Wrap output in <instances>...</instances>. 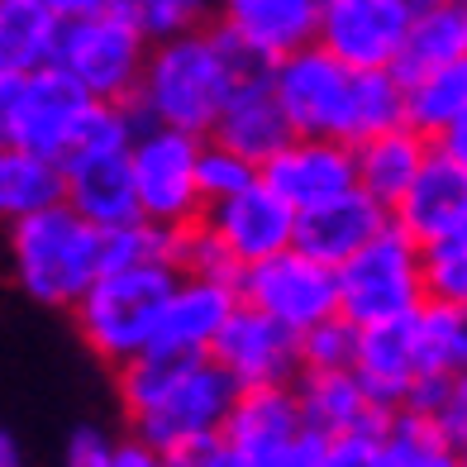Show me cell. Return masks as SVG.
Returning a JSON list of instances; mask_svg holds the SVG:
<instances>
[{
	"label": "cell",
	"mask_w": 467,
	"mask_h": 467,
	"mask_svg": "<svg viewBox=\"0 0 467 467\" xmlns=\"http://www.w3.org/2000/svg\"><path fill=\"white\" fill-rule=\"evenodd\" d=\"M239 296L248 306L267 310L272 320H282L286 329L306 334L310 325L329 320L338 310V267L291 244L263 263H248L239 277Z\"/></svg>",
	"instance_id": "30bf717a"
},
{
	"label": "cell",
	"mask_w": 467,
	"mask_h": 467,
	"mask_svg": "<svg viewBox=\"0 0 467 467\" xmlns=\"http://www.w3.org/2000/svg\"><path fill=\"white\" fill-rule=\"evenodd\" d=\"M391 220L420 244H434L443 234H458L467 224V162L453 158L443 143L430 148L420 177L391 210Z\"/></svg>",
	"instance_id": "2e32d148"
},
{
	"label": "cell",
	"mask_w": 467,
	"mask_h": 467,
	"mask_svg": "<svg viewBox=\"0 0 467 467\" xmlns=\"http://www.w3.org/2000/svg\"><path fill=\"white\" fill-rule=\"evenodd\" d=\"M467 53V5H424L415 10L406 44L396 53V77L410 81L430 67H443Z\"/></svg>",
	"instance_id": "484cf974"
},
{
	"label": "cell",
	"mask_w": 467,
	"mask_h": 467,
	"mask_svg": "<svg viewBox=\"0 0 467 467\" xmlns=\"http://www.w3.org/2000/svg\"><path fill=\"white\" fill-rule=\"evenodd\" d=\"M10 272L29 301L72 310L81 291L105 272V229L67 201H57L10 224Z\"/></svg>",
	"instance_id": "3957f363"
},
{
	"label": "cell",
	"mask_w": 467,
	"mask_h": 467,
	"mask_svg": "<svg viewBox=\"0 0 467 467\" xmlns=\"http://www.w3.org/2000/svg\"><path fill=\"white\" fill-rule=\"evenodd\" d=\"M115 449H119V439H110L96 424H81L67 439V462L72 467H115Z\"/></svg>",
	"instance_id": "e575fe53"
},
{
	"label": "cell",
	"mask_w": 467,
	"mask_h": 467,
	"mask_svg": "<svg viewBox=\"0 0 467 467\" xmlns=\"http://www.w3.org/2000/svg\"><path fill=\"white\" fill-rule=\"evenodd\" d=\"M15 105H19V77L0 72V148L15 143Z\"/></svg>",
	"instance_id": "8d00e7d4"
},
{
	"label": "cell",
	"mask_w": 467,
	"mask_h": 467,
	"mask_svg": "<svg viewBox=\"0 0 467 467\" xmlns=\"http://www.w3.org/2000/svg\"><path fill=\"white\" fill-rule=\"evenodd\" d=\"M239 282H220V277H196L182 272V282L172 291V301L162 310V325L153 348H172V353H210L220 329L229 325V315L239 310Z\"/></svg>",
	"instance_id": "e0dca14e"
},
{
	"label": "cell",
	"mask_w": 467,
	"mask_h": 467,
	"mask_svg": "<svg viewBox=\"0 0 467 467\" xmlns=\"http://www.w3.org/2000/svg\"><path fill=\"white\" fill-rule=\"evenodd\" d=\"M148 38L119 5L100 10V15H81V19H62V38H57V67L72 72L81 87L96 100L110 105H134L143 72H148Z\"/></svg>",
	"instance_id": "5b68a950"
},
{
	"label": "cell",
	"mask_w": 467,
	"mask_h": 467,
	"mask_svg": "<svg viewBox=\"0 0 467 467\" xmlns=\"http://www.w3.org/2000/svg\"><path fill=\"white\" fill-rule=\"evenodd\" d=\"M263 177L296 210H310L358 186V148L348 139H329V134H291L263 162Z\"/></svg>",
	"instance_id": "9a60e30c"
},
{
	"label": "cell",
	"mask_w": 467,
	"mask_h": 467,
	"mask_svg": "<svg viewBox=\"0 0 467 467\" xmlns=\"http://www.w3.org/2000/svg\"><path fill=\"white\" fill-rule=\"evenodd\" d=\"M296 396H301L306 424H315V430L329 434V439L353 430V424H363V420H372L377 410H387L368 396L363 377H358L353 368H301Z\"/></svg>",
	"instance_id": "603a6c76"
},
{
	"label": "cell",
	"mask_w": 467,
	"mask_h": 467,
	"mask_svg": "<svg viewBox=\"0 0 467 467\" xmlns=\"http://www.w3.org/2000/svg\"><path fill=\"white\" fill-rule=\"evenodd\" d=\"M277 62L258 53L244 34H234L229 25H201L191 34L162 38L148 53V72L139 87V115L158 124H177L191 134H210L220 110L229 105L234 87L248 77L272 72Z\"/></svg>",
	"instance_id": "6da1fadb"
},
{
	"label": "cell",
	"mask_w": 467,
	"mask_h": 467,
	"mask_svg": "<svg viewBox=\"0 0 467 467\" xmlns=\"http://www.w3.org/2000/svg\"><path fill=\"white\" fill-rule=\"evenodd\" d=\"M201 220L215 229L229 244L234 258L248 267V263H263V258H272V253L296 244V220H301V210H296L267 177H258L253 186L234 191V196H224L215 205H205Z\"/></svg>",
	"instance_id": "5bb4252c"
},
{
	"label": "cell",
	"mask_w": 467,
	"mask_h": 467,
	"mask_svg": "<svg viewBox=\"0 0 467 467\" xmlns=\"http://www.w3.org/2000/svg\"><path fill=\"white\" fill-rule=\"evenodd\" d=\"M462 462L453 439L443 434V424L420 410V406H391L387 430H381V458L377 467H453Z\"/></svg>",
	"instance_id": "83f0119b"
},
{
	"label": "cell",
	"mask_w": 467,
	"mask_h": 467,
	"mask_svg": "<svg viewBox=\"0 0 467 467\" xmlns=\"http://www.w3.org/2000/svg\"><path fill=\"white\" fill-rule=\"evenodd\" d=\"M410 19V0H320V44L348 67H396Z\"/></svg>",
	"instance_id": "4fadbf2b"
},
{
	"label": "cell",
	"mask_w": 467,
	"mask_h": 467,
	"mask_svg": "<svg viewBox=\"0 0 467 467\" xmlns=\"http://www.w3.org/2000/svg\"><path fill=\"white\" fill-rule=\"evenodd\" d=\"M358 329L344 310H334L329 320L310 325L301 334V368H353L358 358Z\"/></svg>",
	"instance_id": "836d02e7"
},
{
	"label": "cell",
	"mask_w": 467,
	"mask_h": 467,
	"mask_svg": "<svg viewBox=\"0 0 467 467\" xmlns=\"http://www.w3.org/2000/svg\"><path fill=\"white\" fill-rule=\"evenodd\" d=\"M462 387H467V372H462Z\"/></svg>",
	"instance_id": "b9f144b4"
},
{
	"label": "cell",
	"mask_w": 467,
	"mask_h": 467,
	"mask_svg": "<svg viewBox=\"0 0 467 467\" xmlns=\"http://www.w3.org/2000/svg\"><path fill=\"white\" fill-rule=\"evenodd\" d=\"M172 263H177L182 272H196V277H220V282H239V277H244V263L234 258L229 244H224L205 220L177 229V239H172Z\"/></svg>",
	"instance_id": "f546056e"
},
{
	"label": "cell",
	"mask_w": 467,
	"mask_h": 467,
	"mask_svg": "<svg viewBox=\"0 0 467 467\" xmlns=\"http://www.w3.org/2000/svg\"><path fill=\"white\" fill-rule=\"evenodd\" d=\"M201 148L205 134L177 130V124L143 119L134 139V182L143 220L162 229H186L205 215V191H201Z\"/></svg>",
	"instance_id": "ba28073f"
},
{
	"label": "cell",
	"mask_w": 467,
	"mask_h": 467,
	"mask_svg": "<svg viewBox=\"0 0 467 467\" xmlns=\"http://www.w3.org/2000/svg\"><path fill=\"white\" fill-rule=\"evenodd\" d=\"M115 5L134 19V25L162 44V38H177L205 25V15L215 10V0H115Z\"/></svg>",
	"instance_id": "1f68e13d"
},
{
	"label": "cell",
	"mask_w": 467,
	"mask_h": 467,
	"mask_svg": "<svg viewBox=\"0 0 467 467\" xmlns=\"http://www.w3.org/2000/svg\"><path fill=\"white\" fill-rule=\"evenodd\" d=\"M415 348L420 377H462L467 372V306L424 301L415 310Z\"/></svg>",
	"instance_id": "f1b7e54d"
},
{
	"label": "cell",
	"mask_w": 467,
	"mask_h": 467,
	"mask_svg": "<svg viewBox=\"0 0 467 467\" xmlns=\"http://www.w3.org/2000/svg\"><path fill=\"white\" fill-rule=\"evenodd\" d=\"M229 467H329V434L306 424L296 381L239 387L224 420Z\"/></svg>",
	"instance_id": "277c9868"
},
{
	"label": "cell",
	"mask_w": 467,
	"mask_h": 467,
	"mask_svg": "<svg viewBox=\"0 0 467 467\" xmlns=\"http://www.w3.org/2000/svg\"><path fill=\"white\" fill-rule=\"evenodd\" d=\"M57 201H67V177L57 158H44L25 143L0 148V220L19 224Z\"/></svg>",
	"instance_id": "d4e9b609"
},
{
	"label": "cell",
	"mask_w": 467,
	"mask_h": 467,
	"mask_svg": "<svg viewBox=\"0 0 467 467\" xmlns=\"http://www.w3.org/2000/svg\"><path fill=\"white\" fill-rule=\"evenodd\" d=\"M62 15L48 0H0V72L29 77L57 57Z\"/></svg>",
	"instance_id": "cb8c5ba5"
},
{
	"label": "cell",
	"mask_w": 467,
	"mask_h": 467,
	"mask_svg": "<svg viewBox=\"0 0 467 467\" xmlns=\"http://www.w3.org/2000/svg\"><path fill=\"white\" fill-rule=\"evenodd\" d=\"M291 134L296 130H291V119L282 110L277 87H272V72H263V77H248V81L234 87L229 105L220 110L215 130H210L205 139H220L229 148H239V153H248L253 162H267Z\"/></svg>",
	"instance_id": "ffe728a7"
},
{
	"label": "cell",
	"mask_w": 467,
	"mask_h": 467,
	"mask_svg": "<svg viewBox=\"0 0 467 467\" xmlns=\"http://www.w3.org/2000/svg\"><path fill=\"white\" fill-rule=\"evenodd\" d=\"M462 110H467V53L406 81V124H415L434 143L462 119Z\"/></svg>",
	"instance_id": "4316f807"
},
{
	"label": "cell",
	"mask_w": 467,
	"mask_h": 467,
	"mask_svg": "<svg viewBox=\"0 0 467 467\" xmlns=\"http://www.w3.org/2000/svg\"><path fill=\"white\" fill-rule=\"evenodd\" d=\"M182 282V267L172 258H143L124 267H105L72 306L77 334L105 368L130 363L134 353L153 348L162 310Z\"/></svg>",
	"instance_id": "7a4b0ae2"
},
{
	"label": "cell",
	"mask_w": 467,
	"mask_h": 467,
	"mask_svg": "<svg viewBox=\"0 0 467 467\" xmlns=\"http://www.w3.org/2000/svg\"><path fill=\"white\" fill-rule=\"evenodd\" d=\"M439 143H443V148H449V153H453V158H462V162H467V110H462V119H458V124H453V130H449V134H443Z\"/></svg>",
	"instance_id": "f35d334b"
},
{
	"label": "cell",
	"mask_w": 467,
	"mask_h": 467,
	"mask_svg": "<svg viewBox=\"0 0 467 467\" xmlns=\"http://www.w3.org/2000/svg\"><path fill=\"white\" fill-rule=\"evenodd\" d=\"M210 358L239 387H286V381L301 377V334L286 329L282 320H272L267 310L239 301Z\"/></svg>",
	"instance_id": "7c38bea8"
},
{
	"label": "cell",
	"mask_w": 467,
	"mask_h": 467,
	"mask_svg": "<svg viewBox=\"0 0 467 467\" xmlns=\"http://www.w3.org/2000/svg\"><path fill=\"white\" fill-rule=\"evenodd\" d=\"M162 462V453L153 449L148 439H119V449H115V467H158Z\"/></svg>",
	"instance_id": "d590c367"
},
{
	"label": "cell",
	"mask_w": 467,
	"mask_h": 467,
	"mask_svg": "<svg viewBox=\"0 0 467 467\" xmlns=\"http://www.w3.org/2000/svg\"><path fill=\"white\" fill-rule=\"evenodd\" d=\"M272 87L282 96V110L296 134H329L353 143V91L358 67H348L338 53H329L320 38L306 48L277 57Z\"/></svg>",
	"instance_id": "9c48e42d"
},
{
	"label": "cell",
	"mask_w": 467,
	"mask_h": 467,
	"mask_svg": "<svg viewBox=\"0 0 467 467\" xmlns=\"http://www.w3.org/2000/svg\"><path fill=\"white\" fill-rule=\"evenodd\" d=\"M263 177V162H253L248 153H239V148H229L220 139H205L201 148V191H205V205H215L224 196H234V191H244Z\"/></svg>",
	"instance_id": "d6a6232c"
},
{
	"label": "cell",
	"mask_w": 467,
	"mask_h": 467,
	"mask_svg": "<svg viewBox=\"0 0 467 467\" xmlns=\"http://www.w3.org/2000/svg\"><path fill=\"white\" fill-rule=\"evenodd\" d=\"M387 224H391V210L377 196H368L363 186H353V191H344V196H334L325 205L301 210V220H296V244L338 267L363 244H372Z\"/></svg>",
	"instance_id": "ac0fdd59"
},
{
	"label": "cell",
	"mask_w": 467,
	"mask_h": 467,
	"mask_svg": "<svg viewBox=\"0 0 467 467\" xmlns=\"http://www.w3.org/2000/svg\"><path fill=\"white\" fill-rule=\"evenodd\" d=\"M415 10H424V5H467V0H410Z\"/></svg>",
	"instance_id": "60d3db41"
},
{
	"label": "cell",
	"mask_w": 467,
	"mask_h": 467,
	"mask_svg": "<svg viewBox=\"0 0 467 467\" xmlns=\"http://www.w3.org/2000/svg\"><path fill=\"white\" fill-rule=\"evenodd\" d=\"M96 96L81 87L72 72H62L57 62L19 77V105H15V143L34 148L44 158H67L87 119L96 110Z\"/></svg>",
	"instance_id": "8fae6325"
},
{
	"label": "cell",
	"mask_w": 467,
	"mask_h": 467,
	"mask_svg": "<svg viewBox=\"0 0 467 467\" xmlns=\"http://www.w3.org/2000/svg\"><path fill=\"white\" fill-rule=\"evenodd\" d=\"M358 148V186L368 191V196H377L387 210L400 205V196L410 191V182L420 177L424 158H430L434 139L420 134L415 124H396V130H381Z\"/></svg>",
	"instance_id": "7402d4cb"
},
{
	"label": "cell",
	"mask_w": 467,
	"mask_h": 467,
	"mask_svg": "<svg viewBox=\"0 0 467 467\" xmlns=\"http://www.w3.org/2000/svg\"><path fill=\"white\" fill-rule=\"evenodd\" d=\"M19 462V453H15V439L5 434V430H0V467H15Z\"/></svg>",
	"instance_id": "ab89813d"
},
{
	"label": "cell",
	"mask_w": 467,
	"mask_h": 467,
	"mask_svg": "<svg viewBox=\"0 0 467 467\" xmlns=\"http://www.w3.org/2000/svg\"><path fill=\"white\" fill-rule=\"evenodd\" d=\"M48 5H53L62 19H81V15H100V10H110L115 0H48Z\"/></svg>",
	"instance_id": "74e56055"
},
{
	"label": "cell",
	"mask_w": 467,
	"mask_h": 467,
	"mask_svg": "<svg viewBox=\"0 0 467 467\" xmlns=\"http://www.w3.org/2000/svg\"><path fill=\"white\" fill-rule=\"evenodd\" d=\"M462 462H467V449H462Z\"/></svg>",
	"instance_id": "7bdbcfd3"
},
{
	"label": "cell",
	"mask_w": 467,
	"mask_h": 467,
	"mask_svg": "<svg viewBox=\"0 0 467 467\" xmlns=\"http://www.w3.org/2000/svg\"><path fill=\"white\" fill-rule=\"evenodd\" d=\"M430 291H424V263L420 239H410L396 220L363 244L348 263H338V310L353 325H381L415 315Z\"/></svg>",
	"instance_id": "8992f818"
},
{
	"label": "cell",
	"mask_w": 467,
	"mask_h": 467,
	"mask_svg": "<svg viewBox=\"0 0 467 467\" xmlns=\"http://www.w3.org/2000/svg\"><path fill=\"white\" fill-rule=\"evenodd\" d=\"M420 263H424V291H430V301L467 306V229L443 234L434 244H420Z\"/></svg>",
	"instance_id": "4dcf8cb0"
},
{
	"label": "cell",
	"mask_w": 467,
	"mask_h": 467,
	"mask_svg": "<svg viewBox=\"0 0 467 467\" xmlns=\"http://www.w3.org/2000/svg\"><path fill=\"white\" fill-rule=\"evenodd\" d=\"M353 372L363 377L368 396L377 406H406L420 381V348H415V315L406 320H381L358 329V358Z\"/></svg>",
	"instance_id": "d6986e66"
},
{
	"label": "cell",
	"mask_w": 467,
	"mask_h": 467,
	"mask_svg": "<svg viewBox=\"0 0 467 467\" xmlns=\"http://www.w3.org/2000/svg\"><path fill=\"white\" fill-rule=\"evenodd\" d=\"M234 396H239V381H234L210 353L186 358L177 368V377L167 381L143 410L130 415V430L153 443L162 453V462H177L182 449L224 430V420L234 410Z\"/></svg>",
	"instance_id": "52a82bcc"
},
{
	"label": "cell",
	"mask_w": 467,
	"mask_h": 467,
	"mask_svg": "<svg viewBox=\"0 0 467 467\" xmlns=\"http://www.w3.org/2000/svg\"><path fill=\"white\" fill-rule=\"evenodd\" d=\"M215 15L272 62L320 38V0H215Z\"/></svg>",
	"instance_id": "44dd1931"
}]
</instances>
